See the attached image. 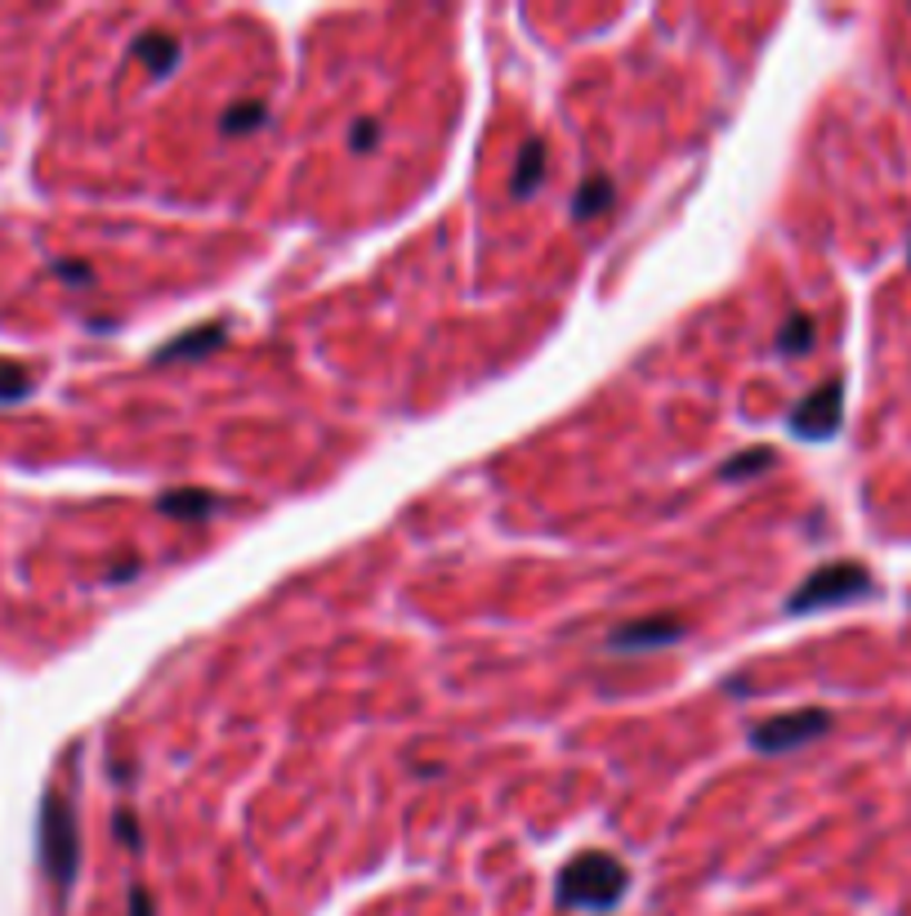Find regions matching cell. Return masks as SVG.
<instances>
[{"label":"cell","instance_id":"cell-15","mask_svg":"<svg viewBox=\"0 0 911 916\" xmlns=\"http://www.w3.org/2000/svg\"><path fill=\"white\" fill-rule=\"evenodd\" d=\"M773 461V452L769 447H760V452H751V456H733L729 465H724V479H737V474H751V470H764Z\"/></svg>","mask_w":911,"mask_h":916},{"label":"cell","instance_id":"cell-3","mask_svg":"<svg viewBox=\"0 0 911 916\" xmlns=\"http://www.w3.org/2000/svg\"><path fill=\"white\" fill-rule=\"evenodd\" d=\"M871 590V572L862 563H826L818 568L791 599H786V613H813V608H831V603H844V599H858Z\"/></svg>","mask_w":911,"mask_h":916},{"label":"cell","instance_id":"cell-5","mask_svg":"<svg viewBox=\"0 0 911 916\" xmlns=\"http://www.w3.org/2000/svg\"><path fill=\"white\" fill-rule=\"evenodd\" d=\"M840 416H844V385L826 381L791 412V434L795 439H831L840 430Z\"/></svg>","mask_w":911,"mask_h":916},{"label":"cell","instance_id":"cell-2","mask_svg":"<svg viewBox=\"0 0 911 916\" xmlns=\"http://www.w3.org/2000/svg\"><path fill=\"white\" fill-rule=\"evenodd\" d=\"M41 863L55 880L59 894L72 889L77 867H81V836H77V814L63 791H50L41 805Z\"/></svg>","mask_w":911,"mask_h":916},{"label":"cell","instance_id":"cell-8","mask_svg":"<svg viewBox=\"0 0 911 916\" xmlns=\"http://www.w3.org/2000/svg\"><path fill=\"white\" fill-rule=\"evenodd\" d=\"M545 161H549V152H545V144L541 139H527L523 148H518V161H514V197H527V193H536L541 188V179H545Z\"/></svg>","mask_w":911,"mask_h":916},{"label":"cell","instance_id":"cell-4","mask_svg":"<svg viewBox=\"0 0 911 916\" xmlns=\"http://www.w3.org/2000/svg\"><path fill=\"white\" fill-rule=\"evenodd\" d=\"M831 729V711L822 707H804V711H786V716H773L764 725L751 729V747L764 751V756H782V751H795L813 738H822Z\"/></svg>","mask_w":911,"mask_h":916},{"label":"cell","instance_id":"cell-18","mask_svg":"<svg viewBox=\"0 0 911 916\" xmlns=\"http://www.w3.org/2000/svg\"><path fill=\"white\" fill-rule=\"evenodd\" d=\"M55 273H59V277H72V282H86V277H90L86 264H55Z\"/></svg>","mask_w":911,"mask_h":916},{"label":"cell","instance_id":"cell-9","mask_svg":"<svg viewBox=\"0 0 911 916\" xmlns=\"http://www.w3.org/2000/svg\"><path fill=\"white\" fill-rule=\"evenodd\" d=\"M157 505L166 514H175V519H206L210 510H219V496L201 492V487H179V492H166Z\"/></svg>","mask_w":911,"mask_h":916},{"label":"cell","instance_id":"cell-6","mask_svg":"<svg viewBox=\"0 0 911 916\" xmlns=\"http://www.w3.org/2000/svg\"><path fill=\"white\" fill-rule=\"evenodd\" d=\"M689 627L675 622V618H644V622H626L617 627L613 636H607V649H617V653H635V649H666L675 640H684Z\"/></svg>","mask_w":911,"mask_h":916},{"label":"cell","instance_id":"cell-1","mask_svg":"<svg viewBox=\"0 0 911 916\" xmlns=\"http://www.w3.org/2000/svg\"><path fill=\"white\" fill-rule=\"evenodd\" d=\"M626 885H631V871L622 867V858L603 854V849L576 854V858L558 871V880H554L558 903L572 907V912H607V907H617L622 894H626Z\"/></svg>","mask_w":911,"mask_h":916},{"label":"cell","instance_id":"cell-12","mask_svg":"<svg viewBox=\"0 0 911 916\" xmlns=\"http://www.w3.org/2000/svg\"><path fill=\"white\" fill-rule=\"evenodd\" d=\"M809 349H813V318L791 314V318L782 323V332H778V354L800 358V354H809Z\"/></svg>","mask_w":911,"mask_h":916},{"label":"cell","instance_id":"cell-14","mask_svg":"<svg viewBox=\"0 0 911 916\" xmlns=\"http://www.w3.org/2000/svg\"><path fill=\"white\" fill-rule=\"evenodd\" d=\"M32 394V372L23 363L0 358V403H19Z\"/></svg>","mask_w":911,"mask_h":916},{"label":"cell","instance_id":"cell-16","mask_svg":"<svg viewBox=\"0 0 911 916\" xmlns=\"http://www.w3.org/2000/svg\"><path fill=\"white\" fill-rule=\"evenodd\" d=\"M376 135H380V121L363 117V121L349 130V148H354V152H372V148H376Z\"/></svg>","mask_w":911,"mask_h":916},{"label":"cell","instance_id":"cell-13","mask_svg":"<svg viewBox=\"0 0 911 916\" xmlns=\"http://www.w3.org/2000/svg\"><path fill=\"white\" fill-rule=\"evenodd\" d=\"M224 341V327L215 323V327H201V332H192V336H184V341H175V345H166L157 358L161 363H179V358H188V354H201V349H215Z\"/></svg>","mask_w":911,"mask_h":916},{"label":"cell","instance_id":"cell-11","mask_svg":"<svg viewBox=\"0 0 911 916\" xmlns=\"http://www.w3.org/2000/svg\"><path fill=\"white\" fill-rule=\"evenodd\" d=\"M268 121V108L259 104V99H237V104H228V112H224V135H250V130H259Z\"/></svg>","mask_w":911,"mask_h":916},{"label":"cell","instance_id":"cell-17","mask_svg":"<svg viewBox=\"0 0 911 916\" xmlns=\"http://www.w3.org/2000/svg\"><path fill=\"white\" fill-rule=\"evenodd\" d=\"M130 916H152V898H148V889H130Z\"/></svg>","mask_w":911,"mask_h":916},{"label":"cell","instance_id":"cell-10","mask_svg":"<svg viewBox=\"0 0 911 916\" xmlns=\"http://www.w3.org/2000/svg\"><path fill=\"white\" fill-rule=\"evenodd\" d=\"M613 179L607 175H590L585 184H581V193H576V201H572V210H576V219H590V215H603L607 206H613Z\"/></svg>","mask_w":911,"mask_h":916},{"label":"cell","instance_id":"cell-7","mask_svg":"<svg viewBox=\"0 0 911 916\" xmlns=\"http://www.w3.org/2000/svg\"><path fill=\"white\" fill-rule=\"evenodd\" d=\"M135 55L152 68V77H166V72H175V63H179L184 46H179V37H175V32H143V37H139V46H135Z\"/></svg>","mask_w":911,"mask_h":916}]
</instances>
